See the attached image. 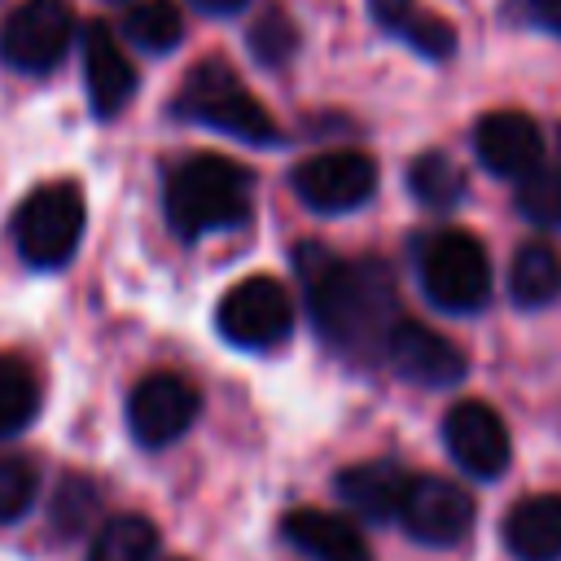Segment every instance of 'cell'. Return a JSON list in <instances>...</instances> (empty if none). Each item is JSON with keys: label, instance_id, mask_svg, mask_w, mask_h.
Wrapping results in <instances>:
<instances>
[{"label": "cell", "instance_id": "6da1fadb", "mask_svg": "<svg viewBox=\"0 0 561 561\" xmlns=\"http://www.w3.org/2000/svg\"><path fill=\"white\" fill-rule=\"evenodd\" d=\"M298 272L307 280L316 333L329 351L355 364L386 355L390 329L403 316L394 298V276L381 259H337L320 241H302Z\"/></svg>", "mask_w": 561, "mask_h": 561}, {"label": "cell", "instance_id": "7a4b0ae2", "mask_svg": "<svg viewBox=\"0 0 561 561\" xmlns=\"http://www.w3.org/2000/svg\"><path fill=\"white\" fill-rule=\"evenodd\" d=\"M254 180L224 153H193L167 175V219L184 241L228 232L250 219Z\"/></svg>", "mask_w": 561, "mask_h": 561}, {"label": "cell", "instance_id": "3957f363", "mask_svg": "<svg viewBox=\"0 0 561 561\" xmlns=\"http://www.w3.org/2000/svg\"><path fill=\"white\" fill-rule=\"evenodd\" d=\"M175 114L197 127H215L224 136L250 140V145H276V136H280V127L259 105V96L219 57H206L184 75V83L175 92Z\"/></svg>", "mask_w": 561, "mask_h": 561}, {"label": "cell", "instance_id": "277c9868", "mask_svg": "<svg viewBox=\"0 0 561 561\" xmlns=\"http://www.w3.org/2000/svg\"><path fill=\"white\" fill-rule=\"evenodd\" d=\"M421 285L438 311L469 316L491 298V259L465 228H438L421 245Z\"/></svg>", "mask_w": 561, "mask_h": 561}, {"label": "cell", "instance_id": "5b68a950", "mask_svg": "<svg viewBox=\"0 0 561 561\" xmlns=\"http://www.w3.org/2000/svg\"><path fill=\"white\" fill-rule=\"evenodd\" d=\"M83 237V188L48 180L13 210V245L31 267H61L75 259Z\"/></svg>", "mask_w": 561, "mask_h": 561}, {"label": "cell", "instance_id": "8992f818", "mask_svg": "<svg viewBox=\"0 0 561 561\" xmlns=\"http://www.w3.org/2000/svg\"><path fill=\"white\" fill-rule=\"evenodd\" d=\"M219 333L241 351H272L294 329L289 294L276 276H245L219 298Z\"/></svg>", "mask_w": 561, "mask_h": 561}, {"label": "cell", "instance_id": "52a82bcc", "mask_svg": "<svg viewBox=\"0 0 561 561\" xmlns=\"http://www.w3.org/2000/svg\"><path fill=\"white\" fill-rule=\"evenodd\" d=\"M75 39V13L66 0H22L0 26V61L22 75H48Z\"/></svg>", "mask_w": 561, "mask_h": 561}, {"label": "cell", "instance_id": "ba28073f", "mask_svg": "<svg viewBox=\"0 0 561 561\" xmlns=\"http://www.w3.org/2000/svg\"><path fill=\"white\" fill-rule=\"evenodd\" d=\"M473 517H478V508H473V495L465 486L434 478V473L408 478L399 522L412 539H421L430 548H451L473 530Z\"/></svg>", "mask_w": 561, "mask_h": 561}, {"label": "cell", "instance_id": "9c48e42d", "mask_svg": "<svg viewBox=\"0 0 561 561\" xmlns=\"http://www.w3.org/2000/svg\"><path fill=\"white\" fill-rule=\"evenodd\" d=\"M373 188H377V162L359 149H329L294 167V193L320 215L355 210L373 197Z\"/></svg>", "mask_w": 561, "mask_h": 561}, {"label": "cell", "instance_id": "30bf717a", "mask_svg": "<svg viewBox=\"0 0 561 561\" xmlns=\"http://www.w3.org/2000/svg\"><path fill=\"white\" fill-rule=\"evenodd\" d=\"M197 408H202V394H197V386L188 377L149 373L127 394L131 438L145 443V447H167V443H175L197 421Z\"/></svg>", "mask_w": 561, "mask_h": 561}, {"label": "cell", "instance_id": "8fae6325", "mask_svg": "<svg viewBox=\"0 0 561 561\" xmlns=\"http://www.w3.org/2000/svg\"><path fill=\"white\" fill-rule=\"evenodd\" d=\"M443 443L451 460L473 478H500L513 460V438L500 412L482 399H460L443 416Z\"/></svg>", "mask_w": 561, "mask_h": 561}, {"label": "cell", "instance_id": "7c38bea8", "mask_svg": "<svg viewBox=\"0 0 561 561\" xmlns=\"http://www.w3.org/2000/svg\"><path fill=\"white\" fill-rule=\"evenodd\" d=\"M386 359L399 377H408L412 386H425V390H443V386H456L465 373H469V359L465 351L443 337L438 329L421 324V320H399L390 329V342H386Z\"/></svg>", "mask_w": 561, "mask_h": 561}, {"label": "cell", "instance_id": "4fadbf2b", "mask_svg": "<svg viewBox=\"0 0 561 561\" xmlns=\"http://www.w3.org/2000/svg\"><path fill=\"white\" fill-rule=\"evenodd\" d=\"M478 162L500 180H526L543 167V131L522 110H491L473 127Z\"/></svg>", "mask_w": 561, "mask_h": 561}, {"label": "cell", "instance_id": "5bb4252c", "mask_svg": "<svg viewBox=\"0 0 561 561\" xmlns=\"http://www.w3.org/2000/svg\"><path fill=\"white\" fill-rule=\"evenodd\" d=\"M83 79H88V101L101 118H114L136 92V66L105 22H92L83 31Z\"/></svg>", "mask_w": 561, "mask_h": 561}, {"label": "cell", "instance_id": "9a60e30c", "mask_svg": "<svg viewBox=\"0 0 561 561\" xmlns=\"http://www.w3.org/2000/svg\"><path fill=\"white\" fill-rule=\"evenodd\" d=\"M504 548L517 561H561V495H526L504 517Z\"/></svg>", "mask_w": 561, "mask_h": 561}, {"label": "cell", "instance_id": "2e32d148", "mask_svg": "<svg viewBox=\"0 0 561 561\" xmlns=\"http://www.w3.org/2000/svg\"><path fill=\"white\" fill-rule=\"evenodd\" d=\"M408 478L412 473H403V465H394V460H364V465H351L337 473V495L364 522H386V517H399Z\"/></svg>", "mask_w": 561, "mask_h": 561}, {"label": "cell", "instance_id": "e0dca14e", "mask_svg": "<svg viewBox=\"0 0 561 561\" xmlns=\"http://www.w3.org/2000/svg\"><path fill=\"white\" fill-rule=\"evenodd\" d=\"M280 535L316 557V561H337V557H351V552H364V535L351 517H337V513H324V508H294L280 517Z\"/></svg>", "mask_w": 561, "mask_h": 561}, {"label": "cell", "instance_id": "ac0fdd59", "mask_svg": "<svg viewBox=\"0 0 561 561\" xmlns=\"http://www.w3.org/2000/svg\"><path fill=\"white\" fill-rule=\"evenodd\" d=\"M508 294L517 307H543L561 294V259L543 241H526L508 267Z\"/></svg>", "mask_w": 561, "mask_h": 561}, {"label": "cell", "instance_id": "d6986e66", "mask_svg": "<svg viewBox=\"0 0 561 561\" xmlns=\"http://www.w3.org/2000/svg\"><path fill=\"white\" fill-rule=\"evenodd\" d=\"M123 35H127L131 48L162 57L184 39V13H180L175 0H140V4L127 9Z\"/></svg>", "mask_w": 561, "mask_h": 561}, {"label": "cell", "instance_id": "ffe728a7", "mask_svg": "<svg viewBox=\"0 0 561 561\" xmlns=\"http://www.w3.org/2000/svg\"><path fill=\"white\" fill-rule=\"evenodd\" d=\"M158 557V530L140 513H118L101 522L88 561H153Z\"/></svg>", "mask_w": 561, "mask_h": 561}, {"label": "cell", "instance_id": "44dd1931", "mask_svg": "<svg viewBox=\"0 0 561 561\" xmlns=\"http://www.w3.org/2000/svg\"><path fill=\"white\" fill-rule=\"evenodd\" d=\"M408 188H412V197H416L421 206L447 210V206H456V202L465 197V171H460L447 153L430 149V153H421V158L408 167Z\"/></svg>", "mask_w": 561, "mask_h": 561}, {"label": "cell", "instance_id": "7402d4cb", "mask_svg": "<svg viewBox=\"0 0 561 561\" xmlns=\"http://www.w3.org/2000/svg\"><path fill=\"white\" fill-rule=\"evenodd\" d=\"M39 408V386H35V373L13 359V355H0V438L4 434H18Z\"/></svg>", "mask_w": 561, "mask_h": 561}, {"label": "cell", "instance_id": "603a6c76", "mask_svg": "<svg viewBox=\"0 0 561 561\" xmlns=\"http://www.w3.org/2000/svg\"><path fill=\"white\" fill-rule=\"evenodd\" d=\"M39 491V469L22 451H0V526L18 522Z\"/></svg>", "mask_w": 561, "mask_h": 561}, {"label": "cell", "instance_id": "cb8c5ba5", "mask_svg": "<svg viewBox=\"0 0 561 561\" xmlns=\"http://www.w3.org/2000/svg\"><path fill=\"white\" fill-rule=\"evenodd\" d=\"M517 210L530 224H561V162H543L517 180Z\"/></svg>", "mask_w": 561, "mask_h": 561}, {"label": "cell", "instance_id": "d4e9b609", "mask_svg": "<svg viewBox=\"0 0 561 561\" xmlns=\"http://www.w3.org/2000/svg\"><path fill=\"white\" fill-rule=\"evenodd\" d=\"M250 48H254V57H259L263 66H280V61H289V53L298 48V31H294V22H289L280 9H267V13L250 26Z\"/></svg>", "mask_w": 561, "mask_h": 561}, {"label": "cell", "instance_id": "484cf974", "mask_svg": "<svg viewBox=\"0 0 561 561\" xmlns=\"http://www.w3.org/2000/svg\"><path fill=\"white\" fill-rule=\"evenodd\" d=\"M399 39H403V44H412L421 57H434V61H443V57H451V53H456V31H451L443 18L425 13V9H416V13L399 26Z\"/></svg>", "mask_w": 561, "mask_h": 561}, {"label": "cell", "instance_id": "4316f807", "mask_svg": "<svg viewBox=\"0 0 561 561\" xmlns=\"http://www.w3.org/2000/svg\"><path fill=\"white\" fill-rule=\"evenodd\" d=\"M96 513V486L88 482V478H66L61 482V491H57V500H53V522H57V530H83L88 526V517Z\"/></svg>", "mask_w": 561, "mask_h": 561}, {"label": "cell", "instance_id": "83f0119b", "mask_svg": "<svg viewBox=\"0 0 561 561\" xmlns=\"http://www.w3.org/2000/svg\"><path fill=\"white\" fill-rule=\"evenodd\" d=\"M504 18L513 26H530L561 39V0H504Z\"/></svg>", "mask_w": 561, "mask_h": 561}, {"label": "cell", "instance_id": "f1b7e54d", "mask_svg": "<svg viewBox=\"0 0 561 561\" xmlns=\"http://www.w3.org/2000/svg\"><path fill=\"white\" fill-rule=\"evenodd\" d=\"M368 9H373V18H377L390 35H399V26L416 13V0H368Z\"/></svg>", "mask_w": 561, "mask_h": 561}, {"label": "cell", "instance_id": "f546056e", "mask_svg": "<svg viewBox=\"0 0 561 561\" xmlns=\"http://www.w3.org/2000/svg\"><path fill=\"white\" fill-rule=\"evenodd\" d=\"M202 13H210V18H232V13H241L245 9V0H193Z\"/></svg>", "mask_w": 561, "mask_h": 561}, {"label": "cell", "instance_id": "4dcf8cb0", "mask_svg": "<svg viewBox=\"0 0 561 561\" xmlns=\"http://www.w3.org/2000/svg\"><path fill=\"white\" fill-rule=\"evenodd\" d=\"M337 561H368V552H351V557H337Z\"/></svg>", "mask_w": 561, "mask_h": 561}]
</instances>
